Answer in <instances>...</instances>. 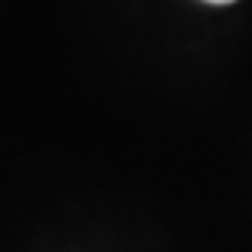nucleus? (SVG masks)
<instances>
[{
  "label": "nucleus",
  "instance_id": "f257e3e1",
  "mask_svg": "<svg viewBox=\"0 0 252 252\" xmlns=\"http://www.w3.org/2000/svg\"><path fill=\"white\" fill-rule=\"evenodd\" d=\"M204 3H216V6H228V3H234V0H204Z\"/></svg>",
  "mask_w": 252,
  "mask_h": 252
}]
</instances>
